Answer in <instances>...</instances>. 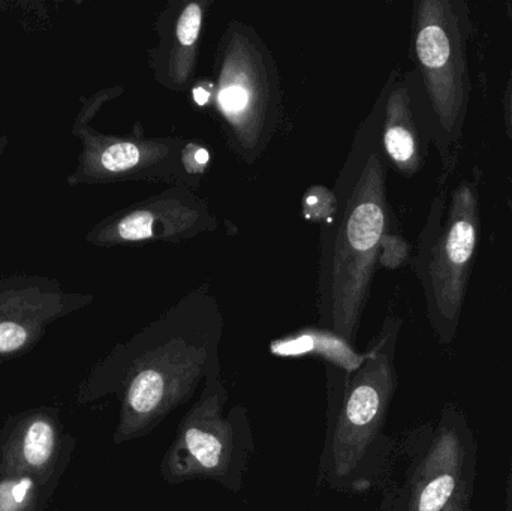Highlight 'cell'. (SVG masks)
Here are the masks:
<instances>
[{
    "label": "cell",
    "instance_id": "6da1fadb",
    "mask_svg": "<svg viewBox=\"0 0 512 511\" xmlns=\"http://www.w3.org/2000/svg\"><path fill=\"white\" fill-rule=\"evenodd\" d=\"M216 357L218 339L209 330H158L96 366L81 383L77 401L92 404L116 396L113 443H131L152 434L194 398Z\"/></svg>",
    "mask_w": 512,
    "mask_h": 511
},
{
    "label": "cell",
    "instance_id": "7a4b0ae2",
    "mask_svg": "<svg viewBox=\"0 0 512 511\" xmlns=\"http://www.w3.org/2000/svg\"><path fill=\"white\" fill-rule=\"evenodd\" d=\"M400 324L387 323L352 371L327 366V434L318 468V483L325 488L358 494L387 468L384 428L397 387L394 350Z\"/></svg>",
    "mask_w": 512,
    "mask_h": 511
},
{
    "label": "cell",
    "instance_id": "3957f363",
    "mask_svg": "<svg viewBox=\"0 0 512 511\" xmlns=\"http://www.w3.org/2000/svg\"><path fill=\"white\" fill-rule=\"evenodd\" d=\"M471 12L463 0H421L415 6L414 51L426 101L427 135L444 171L453 173L471 102Z\"/></svg>",
    "mask_w": 512,
    "mask_h": 511
},
{
    "label": "cell",
    "instance_id": "277c9868",
    "mask_svg": "<svg viewBox=\"0 0 512 511\" xmlns=\"http://www.w3.org/2000/svg\"><path fill=\"white\" fill-rule=\"evenodd\" d=\"M450 174H442L418 257L427 317L444 345L459 332L481 231L480 177H465L448 192Z\"/></svg>",
    "mask_w": 512,
    "mask_h": 511
},
{
    "label": "cell",
    "instance_id": "5b68a950",
    "mask_svg": "<svg viewBox=\"0 0 512 511\" xmlns=\"http://www.w3.org/2000/svg\"><path fill=\"white\" fill-rule=\"evenodd\" d=\"M228 390L216 357L207 372L197 402L177 426L173 443L161 459L159 471L168 485L213 482L240 492L256 452L248 408L227 407Z\"/></svg>",
    "mask_w": 512,
    "mask_h": 511
},
{
    "label": "cell",
    "instance_id": "8992f818",
    "mask_svg": "<svg viewBox=\"0 0 512 511\" xmlns=\"http://www.w3.org/2000/svg\"><path fill=\"white\" fill-rule=\"evenodd\" d=\"M418 438L402 482L390 486L382 511H442L477 479V440L462 408L445 405L436 425Z\"/></svg>",
    "mask_w": 512,
    "mask_h": 511
},
{
    "label": "cell",
    "instance_id": "52a82bcc",
    "mask_svg": "<svg viewBox=\"0 0 512 511\" xmlns=\"http://www.w3.org/2000/svg\"><path fill=\"white\" fill-rule=\"evenodd\" d=\"M384 176L373 159L366 177L364 198L349 213L336 260V282L328 309L331 329L349 342L357 332L361 309L369 287L370 273L385 228Z\"/></svg>",
    "mask_w": 512,
    "mask_h": 511
},
{
    "label": "cell",
    "instance_id": "ba28073f",
    "mask_svg": "<svg viewBox=\"0 0 512 511\" xmlns=\"http://www.w3.org/2000/svg\"><path fill=\"white\" fill-rule=\"evenodd\" d=\"M75 438L66 434L59 410L39 407L14 414L0 431V467L60 480L71 464Z\"/></svg>",
    "mask_w": 512,
    "mask_h": 511
},
{
    "label": "cell",
    "instance_id": "9c48e42d",
    "mask_svg": "<svg viewBox=\"0 0 512 511\" xmlns=\"http://www.w3.org/2000/svg\"><path fill=\"white\" fill-rule=\"evenodd\" d=\"M384 146L385 152L402 173H417L423 165L420 135L412 117L411 96L405 87L397 89L388 104Z\"/></svg>",
    "mask_w": 512,
    "mask_h": 511
},
{
    "label": "cell",
    "instance_id": "30bf717a",
    "mask_svg": "<svg viewBox=\"0 0 512 511\" xmlns=\"http://www.w3.org/2000/svg\"><path fill=\"white\" fill-rule=\"evenodd\" d=\"M59 482L0 467V511H47Z\"/></svg>",
    "mask_w": 512,
    "mask_h": 511
},
{
    "label": "cell",
    "instance_id": "8fae6325",
    "mask_svg": "<svg viewBox=\"0 0 512 511\" xmlns=\"http://www.w3.org/2000/svg\"><path fill=\"white\" fill-rule=\"evenodd\" d=\"M140 161V150L132 143H119L108 147L102 155V165L108 171H125Z\"/></svg>",
    "mask_w": 512,
    "mask_h": 511
},
{
    "label": "cell",
    "instance_id": "7c38bea8",
    "mask_svg": "<svg viewBox=\"0 0 512 511\" xmlns=\"http://www.w3.org/2000/svg\"><path fill=\"white\" fill-rule=\"evenodd\" d=\"M201 20H203V12L197 3H189L183 9L180 15L179 23H177V39L183 47H192L197 42L200 35Z\"/></svg>",
    "mask_w": 512,
    "mask_h": 511
},
{
    "label": "cell",
    "instance_id": "4fadbf2b",
    "mask_svg": "<svg viewBox=\"0 0 512 511\" xmlns=\"http://www.w3.org/2000/svg\"><path fill=\"white\" fill-rule=\"evenodd\" d=\"M119 234L125 240L149 239L153 234V216L150 213H132L119 225Z\"/></svg>",
    "mask_w": 512,
    "mask_h": 511
},
{
    "label": "cell",
    "instance_id": "5bb4252c",
    "mask_svg": "<svg viewBox=\"0 0 512 511\" xmlns=\"http://www.w3.org/2000/svg\"><path fill=\"white\" fill-rule=\"evenodd\" d=\"M222 107L227 113L236 114L245 110L248 105L249 95L245 87L242 86H228L225 87L219 96Z\"/></svg>",
    "mask_w": 512,
    "mask_h": 511
},
{
    "label": "cell",
    "instance_id": "9a60e30c",
    "mask_svg": "<svg viewBox=\"0 0 512 511\" xmlns=\"http://www.w3.org/2000/svg\"><path fill=\"white\" fill-rule=\"evenodd\" d=\"M475 483L463 486L456 497L450 501L447 507L442 511H471L472 494H474Z\"/></svg>",
    "mask_w": 512,
    "mask_h": 511
},
{
    "label": "cell",
    "instance_id": "2e32d148",
    "mask_svg": "<svg viewBox=\"0 0 512 511\" xmlns=\"http://www.w3.org/2000/svg\"><path fill=\"white\" fill-rule=\"evenodd\" d=\"M504 119L508 137L512 143V69L508 75L507 87L504 92Z\"/></svg>",
    "mask_w": 512,
    "mask_h": 511
},
{
    "label": "cell",
    "instance_id": "e0dca14e",
    "mask_svg": "<svg viewBox=\"0 0 512 511\" xmlns=\"http://www.w3.org/2000/svg\"><path fill=\"white\" fill-rule=\"evenodd\" d=\"M505 511H512V459L508 473L507 492H505Z\"/></svg>",
    "mask_w": 512,
    "mask_h": 511
},
{
    "label": "cell",
    "instance_id": "ac0fdd59",
    "mask_svg": "<svg viewBox=\"0 0 512 511\" xmlns=\"http://www.w3.org/2000/svg\"><path fill=\"white\" fill-rule=\"evenodd\" d=\"M194 98L197 104L206 105L207 101H209L210 93L204 87H198V89L194 90Z\"/></svg>",
    "mask_w": 512,
    "mask_h": 511
},
{
    "label": "cell",
    "instance_id": "d6986e66",
    "mask_svg": "<svg viewBox=\"0 0 512 511\" xmlns=\"http://www.w3.org/2000/svg\"><path fill=\"white\" fill-rule=\"evenodd\" d=\"M195 159H197L198 164L206 165L210 159L209 152H207V150L204 149H198L197 153H195Z\"/></svg>",
    "mask_w": 512,
    "mask_h": 511
},
{
    "label": "cell",
    "instance_id": "ffe728a7",
    "mask_svg": "<svg viewBox=\"0 0 512 511\" xmlns=\"http://www.w3.org/2000/svg\"><path fill=\"white\" fill-rule=\"evenodd\" d=\"M508 207H510V210L512 213V192H511L510 198H508Z\"/></svg>",
    "mask_w": 512,
    "mask_h": 511
}]
</instances>
